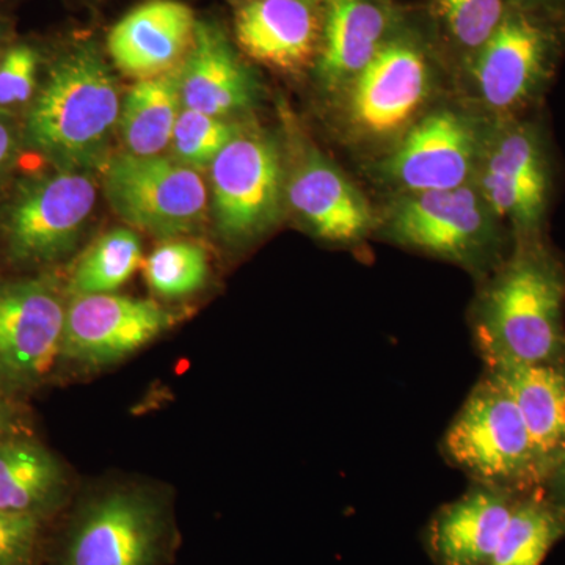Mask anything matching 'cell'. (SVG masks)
<instances>
[{
	"label": "cell",
	"mask_w": 565,
	"mask_h": 565,
	"mask_svg": "<svg viewBox=\"0 0 565 565\" xmlns=\"http://www.w3.org/2000/svg\"><path fill=\"white\" fill-rule=\"evenodd\" d=\"M245 118L230 120L182 107L170 143L173 158L196 172H206L239 131Z\"/></svg>",
	"instance_id": "83f0119b"
},
{
	"label": "cell",
	"mask_w": 565,
	"mask_h": 565,
	"mask_svg": "<svg viewBox=\"0 0 565 565\" xmlns=\"http://www.w3.org/2000/svg\"><path fill=\"white\" fill-rule=\"evenodd\" d=\"M484 371L511 394L548 475L565 448V364H503Z\"/></svg>",
	"instance_id": "44dd1931"
},
{
	"label": "cell",
	"mask_w": 565,
	"mask_h": 565,
	"mask_svg": "<svg viewBox=\"0 0 565 565\" xmlns=\"http://www.w3.org/2000/svg\"><path fill=\"white\" fill-rule=\"evenodd\" d=\"M565 539V515L541 490L523 494L490 565H542Z\"/></svg>",
	"instance_id": "d4e9b609"
},
{
	"label": "cell",
	"mask_w": 565,
	"mask_h": 565,
	"mask_svg": "<svg viewBox=\"0 0 565 565\" xmlns=\"http://www.w3.org/2000/svg\"><path fill=\"white\" fill-rule=\"evenodd\" d=\"M111 210L132 228L172 241L199 228L206 217L202 174L173 156H111L103 169Z\"/></svg>",
	"instance_id": "7c38bea8"
},
{
	"label": "cell",
	"mask_w": 565,
	"mask_h": 565,
	"mask_svg": "<svg viewBox=\"0 0 565 565\" xmlns=\"http://www.w3.org/2000/svg\"><path fill=\"white\" fill-rule=\"evenodd\" d=\"M93 174L55 167L18 185L0 214V245L9 263L36 269L73 253L95 211Z\"/></svg>",
	"instance_id": "8fae6325"
},
{
	"label": "cell",
	"mask_w": 565,
	"mask_h": 565,
	"mask_svg": "<svg viewBox=\"0 0 565 565\" xmlns=\"http://www.w3.org/2000/svg\"><path fill=\"white\" fill-rule=\"evenodd\" d=\"M174 323L172 311L118 294H66L62 359L102 366L139 351ZM61 359V360H62Z\"/></svg>",
	"instance_id": "9a60e30c"
},
{
	"label": "cell",
	"mask_w": 565,
	"mask_h": 565,
	"mask_svg": "<svg viewBox=\"0 0 565 565\" xmlns=\"http://www.w3.org/2000/svg\"><path fill=\"white\" fill-rule=\"evenodd\" d=\"M232 36L248 62L308 76L321 51L326 0H228Z\"/></svg>",
	"instance_id": "2e32d148"
},
{
	"label": "cell",
	"mask_w": 565,
	"mask_h": 565,
	"mask_svg": "<svg viewBox=\"0 0 565 565\" xmlns=\"http://www.w3.org/2000/svg\"><path fill=\"white\" fill-rule=\"evenodd\" d=\"M565 55V24L512 2L484 46L455 74L452 90L489 118L542 110Z\"/></svg>",
	"instance_id": "5b68a950"
},
{
	"label": "cell",
	"mask_w": 565,
	"mask_h": 565,
	"mask_svg": "<svg viewBox=\"0 0 565 565\" xmlns=\"http://www.w3.org/2000/svg\"><path fill=\"white\" fill-rule=\"evenodd\" d=\"M41 63L40 51L29 43H17L0 62V109L31 103L36 92Z\"/></svg>",
	"instance_id": "f1b7e54d"
},
{
	"label": "cell",
	"mask_w": 565,
	"mask_h": 565,
	"mask_svg": "<svg viewBox=\"0 0 565 565\" xmlns=\"http://www.w3.org/2000/svg\"><path fill=\"white\" fill-rule=\"evenodd\" d=\"M419 3L455 79L457 71L467 65L500 28L511 0H424Z\"/></svg>",
	"instance_id": "cb8c5ba5"
},
{
	"label": "cell",
	"mask_w": 565,
	"mask_h": 565,
	"mask_svg": "<svg viewBox=\"0 0 565 565\" xmlns=\"http://www.w3.org/2000/svg\"><path fill=\"white\" fill-rule=\"evenodd\" d=\"M120 109V85L106 52L96 40H77L51 63L22 139L57 169L103 172Z\"/></svg>",
	"instance_id": "3957f363"
},
{
	"label": "cell",
	"mask_w": 565,
	"mask_h": 565,
	"mask_svg": "<svg viewBox=\"0 0 565 565\" xmlns=\"http://www.w3.org/2000/svg\"><path fill=\"white\" fill-rule=\"evenodd\" d=\"M181 103L212 117H250L262 99V82L237 50L232 33L211 18H199L188 57L180 66Z\"/></svg>",
	"instance_id": "e0dca14e"
},
{
	"label": "cell",
	"mask_w": 565,
	"mask_h": 565,
	"mask_svg": "<svg viewBox=\"0 0 565 565\" xmlns=\"http://www.w3.org/2000/svg\"><path fill=\"white\" fill-rule=\"evenodd\" d=\"M143 263L139 234L117 228L104 234L77 259L65 286L68 296L111 294L121 288Z\"/></svg>",
	"instance_id": "484cf974"
},
{
	"label": "cell",
	"mask_w": 565,
	"mask_h": 565,
	"mask_svg": "<svg viewBox=\"0 0 565 565\" xmlns=\"http://www.w3.org/2000/svg\"><path fill=\"white\" fill-rule=\"evenodd\" d=\"M440 449L446 462L473 484L519 494L544 486V463L514 399L486 371L449 424Z\"/></svg>",
	"instance_id": "ba28073f"
},
{
	"label": "cell",
	"mask_w": 565,
	"mask_h": 565,
	"mask_svg": "<svg viewBox=\"0 0 565 565\" xmlns=\"http://www.w3.org/2000/svg\"><path fill=\"white\" fill-rule=\"evenodd\" d=\"M285 206L316 239L356 250L374 241L377 203L281 109Z\"/></svg>",
	"instance_id": "9c48e42d"
},
{
	"label": "cell",
	"mask_w": 565,
	"mask_h": 565,
	"mask_svg": "<svg viewBox=\"0 0 565 565\" xmlns=\"http://www.w3.org/2000/svg\"><path fill=\"white\" fill-rule=\"evenodd\" d=\"M166 519L145 492L118 490L93 501L71 526L61 565H156Z\"/></svg>",
	"instance_id": "5bb4252c"
},
{
	"label": "cell",
	"mask_w": 565,
	"mask_h": 565,
	"mask_svg": "<svg viewBox=\"0 0 565 565\" xmlns=\"http://www.w3.org/2000/svg\"><path fill=\"white\" fill-rule=\"evenodd\" d=\"M542 492L565 515V448L546 475Z\"/></svg>",
	"instance_id": "1f68e13d"
},
{
	"label": "cell",
	"mask_w": 565,
	"mask_h": 565,
	"mask_svg": "<svg viewBox=\"0 0 565 565\" xmlns=\"http://www.w3.org/2000/svg\"><path fill=\"white\" fill-rule=\"evenodd\" d=\"M66 289L55 275L0 277V386L13 396L43 384L62 359Z\"/></svg>",
	"instance_id": "4fadbf2b"
},
{
	"label": "cell",
	"mask_w": 565,
	"mask_h": 565,
	"mask_svg": "<svg viewBox=\"0 0 565 565\" xmlns=\"http://www.w3.org/2000/svg\"><path fill=\"white\" fill-rule=\"evenodd\" d=\"M475 184L511 230L514 243L548 236L556 159L542 110L490 118Z\"/></svg>",
	"instance_id": "52a82bcc"
},
{
	"label": "cell",
	"mask_w": 565,
	"mask_h": 565,
	"mask_svg": "<svg viewBox=\"0 0 565 565\" xmlns=\"http://www.w3.org/2000/svg\"><path fill=\"white\" fill-rule=\"evenodd\" d=\"M468 326L484 367L565 364V262L548 236L515 241L476 282Z\"/></svg>",
	"instance_id": "7a4b0ae2"
},
{
	"label": "cell",
	"mask_w": 565,
	"mask_h": 565,
	"mask_svg": "<svg viewBox=\"0 0 565 565\" xmlns=\"http://www.w3.org/2000/svg\"><path fill=\"white\" fill-rule=\"evenodd\" d=\"M180 66L161 76L137 81L121 99L117 134L125 152L156 156L172 143L182 110Z\"/></svg>",
	"instance_id": "603a6c76"
},
{
	"label": "cell",
	"mask_w": 565,
	"mask_h": 565,
	"mask_svg": "<svg viewBox=\"0 0 565 565\" xmlns=\"http://www.w3.org/2000/svg\"><path fill=\"white\" fill-rule=\"evenodd\" d=\"M490 118L455 92L360 172L382 199L448 191L475 181Z\"/></svg>",
	"instance_id": "8992f818"
},
{
	"label": "cell",
	"mask_w": 565,
	"mask_h": 565,
	"mask_svg": "<svg viewBox=\"0 0 565 565\" xmlns=\"http://www.w3.org/2000/svg\"><path fill=\"white\" fill-rule=\"evenodd\" d=\"M20 137H22V131L18 128L13 115L10 114V110L0 109V182L10 172L11 166L17 159Z\"/></svg>",
	"instance_id": "4dcf8cb0"
},
{
	"label": "cell",
	"mask_w": 565,
	"mask_h": 565,
	"mask_svg": "<svg viewBox=\"0 0 565 565\" xmlns=\"http://www.w3.org/2000/svg\"><path fill=\"white\" fill-rule=\"evenodd\" d=\"M65 475L46 446L21 430L0 440V509L46 520L62 503Z\"/></svg>",
	"instance_id": "7402d4cb"
},
{
	"label": "cell",
	"mask_w": 565,
	"mask_h": 565,
	"mask_svg": "<svg viewBox=\"0 0 565 565\" xmlns=\"http://www.w3.org/2000/svg\"><path fill=\"white\" fill-rule=\"evenodd\" d=\"M13 397V394L0 386V440L22 430Z\"/></svg>",
	"instance_id": "d6a6232c"
},
{
	"label": "cell",
	"mask_w": 565,
	"mask_h": 565,
	"mask_svg": "<svg viewBox=\"0 0 565 565\" xmlns=\"http://www.w3.org/2000/svg\"><path fill=\"white\" fill-rule=\"evenodd\" d=\"M522 497L471 482L467 492L441 505L427 523V555L435 565H490Z\"/></svg>",
	"instance_id": "ffe728a7"
},
{
	"label": "cell",
	"mask_w": 565,
	"mask_h": 565,
	"mask_svg": "<svg viewBox=\"0 0 565 565\" xmlns=\"http://www.w3.org/2000/svg\"><path fill=\"white\" fill-rule=\"evenodd\" d=\"M374 241L440 259L484 280L511 252V230L473 182L388 196L377 203Z\"/></svg>",
	"instance_id": "277c9868"
},
{
	"label": "cell",
	"mask_w": 565,
	"mask_h": 565,
	"mask_svg": "<svg viewBox=\"0 0 565 565\" xmlns=\"http://www.w3.org/2000/svg\"><path fill=\"white\" fill-rule=\"evenodd\" d=\"M196 20L180 0H147L107 33V55L115 68L137 81L161 76L188 57Z\"/></svg>",
	"instance_id": "d6986e66"
},
{
	"label": "cell",
	"mask_w": 565,
	"mask_h": 565,
	"mask_svg": "<svg viewBox=\"0 0 565 565\" xmlns=\"http://www.w3.org/2000/svg\"><path fill=\"white\" fill-rule=\"evenodd\" d=\"M6 25H3L2 22H0V62H2L3 55H6L7 50H9V47H7L6 50Z\"/></svg>",
	"instance_id": "e575fe53"
},
{
	"label": "cell",
	"mask_w": 565,
	"mask_h": 565,
	"mask_svg": "<svg viewBox=\"0 0 565 565\" xmlns=\"http://www.w3.org/2000/svg\"><path fill=\"white\" fill-rule=\"evenodd\" d=\"M212 212L222 239L258 243L285 217V152L280 132L245 118L210 170Z\"/></svg>",
	"instance_id": "30bf717a"
},
{
	"label": "cell",
	"mask_w": 565,
	"mask_h": 565,
	"mask_svg": "<svg viewBox=\"0 0 565 565\" xmlns=\"http://www.w3.org/2000/svg\"><path fill=\"white\" fill-rule=\"evenodd\" d=\"M411 7L401 0H326L321 51L310 74L319 102L332 98L371 62Z\"/></svg>",
	"instance_id": "ac0fdd59"
},
{
	"label": "cell",
	"mask_w": 565,
	"mask_h": 565,
	"mask_svg": "<svg viewBox=\"0 0 565 565\" xmlns=\"http://www.w3.org/2000/svg\"><path fill=\"white\" fill-rule=\"evenodd\" d=\"M452 92V71L418 2L371 62L321 107L334 141L360 167L392 150Z\"/></svg>",
	"instance_id": "6da1fadb"
},
{
	"label": "cell",
	"mask_w": 565,
	"mask_h": 565,
	"mask_svg": "<svg viewBox=\"0 0 565 565\" xmlns=\"http://www.w3.org/2000/svg\"><path fill=\"white\" fill-rule=\"evenodd\" d=\"M44 520L0 509V565H33L39 556Z\"/></svg>",
	"instance_id": "f546056e"
},
{
	"label": "cell",
	"mask_w": 565,
	"mask_h": 565,
	"mask_svg": "<svg viewBox=\"0 0 565 565\" xmlns=\"http://www.w3.org/2000/svg\"><path fill=\"white\" fill-rule=\"evenodd\" d=\"M519 6L527 7V9L541 11L546 17L555 18V20L565 24V0H512Z\"/></svg>",
	"instance_id": "836d02e7"
},
{
	"label": "cell",
	"mask_w": 565,
	"mask_h": 565,
	"mask_svg": "<svg viewBox=\"0 0 565 565\" xmlns=\"http://www.w3.org/2000/svg\"><path fill=\"white\" fill-rule=\"evenodd\" d=\"M148 286L167 299L199 291L206 281L207 256L199 244L188 241H167L141 263Z\"/></svg>",
	"instance_id": "4316f807"
}]
</instances>
